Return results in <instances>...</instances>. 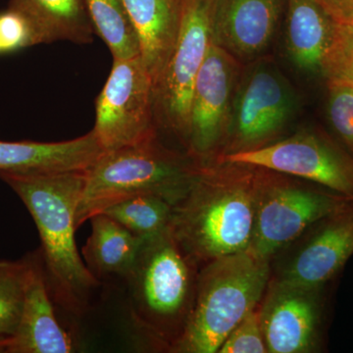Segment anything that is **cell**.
Returning a JSON list of instances; mask_svg holds the SVG:
<instances>
[{"label":"cell","mask_w":353,"mask_h":353,"mask_svg":"<svg viewBox=\"0 0 353 353\" xmlns=\"http://www.w3.org/2000/svg\"><path fill=\"white\" fill-rule=\"evenodd\" d=\"M87 170L0 171V179L20 197L38 229L39 252L53 301L76 317L88 312L95 290L101 287L83 261L75 241L77 209Z\"/></svg>","instance_id":"obj_1"},{"label":"cell","mask_w":353,"mask_h":353,"mask_svg":"<svg viewBox=\"0 0 353 353\" xmlns=\"http://www.w3.org/2000/svg\"><path fill=\"white\" fill-rule=\"evenodd\" d=\"M259 167L211 160L172 209V234L201 268L219 257L245 252L254 229Z\"/></svg>","instance_id":"obj_2"},{"label":"cell","mask_w":353,"mask_h":353,"mask_svg":"<svg viewBox=\"0 0 353 353\" xmlns=\"http://www.w3.org/2000/svg\"><path fill=\"white\" fill-rule=\"evenodd\" d=\"M199 271L170 228L143 240L126 282L132 325L150 350L171 352L182 336L194 306Z\"/></svg>","instance_id":"obj_3"},{"label":"cell","mask_w":353,"mask_h":353,"mask_svg":"<svg viewBox=\"0 0 353 353\" xmlns=\"http://www.w3.org/2000/svg\"><path fill=\"white\" fill-rule=\"evenodd\" d=\"M201 167L189 153L170 150L157 138L103 152L87 170L77 209V228L132 196L152 194L174 206L189 192Z\"/></svg>","instance_id":"obj_4"},{"label":"cell","mask_w":353,"mask_h":353,"mask_svg":"<svg viewBox=\"0 0 353 353\" xmlns=\"http://www.w3.org/2000/svg\"><path fill=\"white\" fill-rule=\"evenodd\" d=\"M270 277V260L250 250L201 266L189 321L171 353H217L230 332L259 306Z\"/></svg>","instance_id":"obj_5"},{"label":"cell","mask_w":353,"mask_h":353,"mask_svg":"<svg viewBox=\"0 0 353 353\" xmlns=\"http://www.w3.org/2000/svg\"><path fill=\"white\" fill-rule=\"evenodd\" d=\"M352 199L296 176L259 168L254 229L248 250L270 260L313 223Z\"/></svg>","instance_id":"obj_6"},{"label":"cell","mask_w":353,"mask_h":353,"mask_svg":"<svg viewBox=\"0 0 353 353\" xmlns=\"http://www.w3.org/2000/svg\"><path fill=\"white\" fill-rule=\"evenodd\" d=\"M299 110V97L270 58L243 65L229 128L219 157L270 145L281 139Z\"/></svg>","instance_id":"obj_7"},{"label":"cell","mask_w":353,"mask_h":353,"mask_svg":"<svg viewBox=\"0 0 353 353\" xmlns=\"http://www.w3.org/2000/svg\"><path fill=\"white\" fill-rule=\"evenodd\" d=\"M215 0H181L178 38L166 66L154 83L157 124L180 139L189 131L194 82L212 41Z\"/></svg>","instance_id":"obj_8"},{"label":"cell","mask_w":353,"mask_h":353,"mask_svg":"<svg viewBox=\"0 0 353 353\" xmlns=\"http://www.w3.org/2000/svg\"><path fill=\"white\" fill-rule=\"evenodd\" d=\"M92 132L103 152L157 138L154 83L141 57L114 59L95 101Z\"/></svg>","instance_id":"obj_9"},{"label":"cell","mask_w":353,"mask_h":353,"mask_svg":"<svg viewBox=\"0 0 353 353\" xmlns=\"http://www.w3.org/2000/svg\"><path fill=\"white\" fill-rule=\"evenodd\" d=\"M353 255V199L316 221L270 259L272 280L324 288Z\"/></svg>","instance_id":"obj_10"},{"label":"cell","mask_w":353,"mask_h":353,"mask_svg":"<svg viewBox=\"0 0 353 353\" xmlns=\"http://www.w3.org/2000/svg\"><path fill=\"white\" fill-rule=\"evenodd\" d=\"M215 159L296 176L353 197V155L314 130H301L263 148Z\"/></svg>","instance_id":"obj_11"},{"label":"cell","mask_w":353,"mask_h":353,"mask_svg":"<svg viewBox=\"0 0 353 353\" xmlns=\"http://www.w3.org/2000/svg\"><path fill=\"white\" fill-rule=\"evenodd\" d=\"M327 287L269 281L259 304L268 353H315L324 343Z\"/></svg>","instance_id":"obj_12"},{"label":"cell","mask_w":353,"mask_h":353,"mask_svg":"<svg viewBox=\"0 0 353 353\" xmlns=\"http://www.w3.org/2000/svg\"><path fill=\"white\" fill-rule=\"evenodd\" d=\"M243 63L215 43L194 82L185 148L201 163L219 157L229 128L234 90Z\"/></svg>","instance_id":"obj_13"},{"label":"cell","mask_w":353,"mask_h":353,"mask_svg":"<svg viewBox=\"0 0 353 353\" xmlns=\"http://www.w3.org/2000/svg\"><path fill=\"white\" fill-rule=\"evenodd\" d=\"M287 0H215L212 41L241 63L265 57Z\"/></svg>","instance_id":"obj_14"},{"label":"cell","mask_w":353,"mask_h":353,"mask_svg":"<svg viewBox=\"0 0 353 353\" xmlns=\"http://www.w3.org/2000/svg\"><path fill=\"white\" fill-rule=\"evenodd\" d=\"M29 269L17 331L6 353H70L75 341L58 321L39 250L28 254Z\"/></svg>","instance_id":"obj_15"},{"label":"cell","mask_w":353,"mask_h":353,"mask_svg":"<svg viewBox=\"0 0 353 353\" xmlns=\"http://www.w3.org/2000/svg\"><path fill=\"white\" fill-rule=\"evenodd\" d=\"M102 152L92 130L80 138L58 143L0 141V171L87 170Z\"/></svg>","instance_id":"obj_16"},{"label":"cell","mask_w":353,"mask_h":353,"mask_svg":"<svg viewBox=\"0 0 353 353\" xmlns=\"http://www.w3.org/2000/svg\"><path fill=\"white\" fill-rule=\"evenodd\" d=\"M285 46L292 63L307 73H322L338 22L317 0H287Z\"/></svg>","instance_id":"obj_17"},{"label":"cell","mask_w":353,"mask_h":353,"mask_svg":"<svg viewBox=\"0 0 353 353\" xmlns=\"http://www.w3.org/2000/svg\"><path fill=\"white\" fill-rule=\"evenodd\" d=\"M139 46V57L155 83L171 57L181 22V0H122Z\"/></svg>","instance_id":"obj_18"},{"label":"cell","mask_w":353,"mask_h":353,"mask_svg":"<svg viewBox=\"0 0 353 353\" xmlns=\"http://www.w3.org/2000/svg\"><path fill=\"white\" fill-rule=\"evenodd\" d=\"M92 233L82 252L88 270L97 279L129 277L143 239L134 236L112 218L99 213L90 218Z\"/></svg>","instance_id":"obj_19"},{"label":"cell","mask_w":353,"mask_h":353,"mask_svg":"<svg viewBox=\"0 0 353 353\" xmlns=\"http://www.w3.org/2000/svg\"><path fill=\"white\" fill-rule=\"evenodd\" d=\"M9 7L27 18L39 44L90 43L94 39V25L83 0H11Z\"/></svg>","instance_id":"obj_20"},{"label":"cell","mask_w":353,"mask_h":353,"mask_svg":"<svg viewBox=\"0 0 353 353\" xmlns=\"http://www.w3.org/2000/svg\"><path fill=\"white\" fill-rule=\"evenodd\" d=\"M95 34L106 43L114 59L139 57L138 37L122 0H83Z\"/></svg>","instance_id":"obj_21"},{"label":"cell","mask_w":353,"mask_h":353,"mask_svg":"<svg viewBox=\"0 0 353 353\" xmlns=\"http://www.w3.org/2000/svg\"><path fill=\"white\" fill-rule=\"evenodd\" d=\"M173 205L152 194L130 197L109 206L101 213L112 218L139 238H152L170 225Z\"/></svg>","instance_id":"obj_22"},{"label":"cell","mask_w":353,"mask_h":353,"mask_svg":"<svg viewBox=\"0 0 353 353\" xmlns=\"http://www.w3.org/2000/svg\"><path fill=\"white\" fill-rule=\"evenodd\" d=\"M29 259L0 260V336L11 338L17 331L24 304Z\"/></svg>","instance_id":"obj_23"},{"label":"cell","mask_w":353,"mask_h":353,"mask_svg":"<svg viewBox=\"0 0 353 353\" xmlns=\"http://www.w3.org/2000/svg\"><path fill=\"white\" fill-rule=\"evenodd\" d=\"M327 81L330 124L353 155V85L343 81Z\"/></svg>","instance_id":"obj_24"},{"label":"cell","mask_w":353,"mask_h":353,"mask_svg":"<svg viewBox=\"0 0 353 353\" xmlns=\"http://www.w3.org/2000/svg\"><path fill=\"white\" fill-rule=\"evenodd\" d=\"M218 353H268L260 323L259 306L250 311L230 332Z\"/></svg>","instance_id":"obj_25"},{"label":"cell","mask_w":353,"mask_h":353,"mask_svg":"<svg viewBox=\"0 0 353 353\" xmlns=\"http://www.w3.org/2000/svg\"><path fill=\"white\" fill-rule=\"evenodd\" d=\"M322 75L327 80H338L353 85V24L338 23Z\"/></svg>","instance_id":"obj_26"},{"label":"cell","mask_w":353,"mask_h":353,"mask_svg":"<svg viewBox=\"0 0 353 353\" xmlns=\"http://www.w3.org/2000/svg\"><path fill=\"white\" fill-rule=\"evenodd\" d=\"M39 44L36 32L27 18L15 9L0 13V54Z\"/></svg>","instance_id":"obj_27"},{"label":"cell","mask_w":353,"mask_h":353,"mask_svg":"<svg viewBox=\"0 0 353 353\" xmlns=\"http://www.w3.org/2000/svg\"><path fill=\"white\" fill-rule=\"evenodd\" d=\"M336 22L353 24V0H317Z\"/></svg>","instance_id":"obj_28"},{"label":"cell","mask_w":353,"mask_h":353,"mask_svg":"<svg viewBox=\"0 0 353 353\" xmlns=\"http://www.w3.org/2000/svg\"><path fill=\"white\" fill-rule=\"evenodd\" d=\"M7 341H8V338H3V336H0V353H6Z\"/></svg>","instance_id":"obj_29"}]
</instances>
